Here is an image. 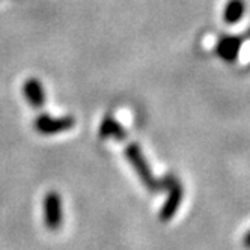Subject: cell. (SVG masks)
<instances>
[{"label": "cell", "mask_w": 250, "mask_h": 250, "mask_svg": "<svg viewBox=\"0 0 250 250\" xmlns=\"http://www.w3.org/2000/svg\"><path fill=\"white\" fill-rule=\"evenodd\" d=\"M23 94L26 97V101L35 109H40L45 104L44 86L38 79H27L23 84Z\"/></svg>", "instance_id": "obj_6"}, {"label": "cell", "mask_w": 250, "mask_h": 250, "mask_svg": "<svg viewBox=\"0 0 250 250\" xmlns=\"http://www.w3.org/2000/svg\"><path fill=\"white\" fill-rule=\"evenodd\" d=\"M243 41L240 37H235V35H226L223 37L216 47V53L220 59H223L225 62H234L241 50Z\"/></svg>", "instance_id": "obj_5"}, {"label": "cell", "mask_w": 250, "mask_h": 250, "mask_svg": "<svg viewBox=\"0 0 250 250\" xmlns=\"http://www.w3.org/2000/svg\"><path fill=\"white\" fill-rule=\"evenodd\" d=\"M246 12L244 0H229L223 11V20L226 24H235L238 23Z\"/></svg>", "instance_id": "obj_8"}, {"label": "cell", "mask_w": 250, "mask_h": 250, "mask_svg": "<svg viewBox=\"0 0 250 250\" xmlns=\"http://www.w3.org/2000/svg\"><path fill=\"white\" fill-rule=\"evenodd\" d=\"M125 155H127L128 162L131 163V166L134 167V170L139 175L142 183H144V186L149 191H158L162 188L169 187V184L172 181V176H167L166 180H163V181L155 180L152 172H151V167H149V165L146 162V158H145V155H144V152H142L139 145L130 144L127 148H125Z\"/></svg>", "instance_id": "obj_1"}, {"label": "cell", "mask_w": 250, "mask_h": 250, "mask_svg": "<svg viewBox=\"0 0 250 250\" xmlns=\"http://www.w3.org/2000/svg\"><path fill=\"white\" fill-rule=\"evenodd\" d=\"M44 220L50 230H58L62 225V201L58 191H48L45 196Z\"/></svg>", "instance_id": "obj_3"}, {"label": "cell", "mask_w": 250, "mask_h": 250, "mask_svg": "<svg viewBox=\"0 0 250 250\" xmlns=\"http://www.w3.org/2000/svg\"><path fill=\"white\" fill-rule=\"evenodd\" d=\"M100 137L101 139H115V140H125L127 139V131L122 125L112 116H107L103 119L100 125Z\"/></svg>", "instance_id": "obj_7"}, {"label": "cell", "mask_w": 250, "mask_h": 250, "mask_svg": "<svg viewBox=\"0 0 250 250\" xmlns=\"http://www.w3.org/2000/svg\"><path fill=\"white\" fill-rule=\"evenodd\" d=\"M74 118L73 116H63V118H51L48 115H40L35 121V130L41 134H56L74 127Z\"/></svg>", "instance_id": "obj_2"}, {"label": "cell", "mask_w": 250, "mask_h": 250, "mask_svg": "<svg viewBox=\"0 0 250 250\" xmlns=\"http://www.w3.org/2000/svg\"><path fill=\"white\" fill-rule=\"evenodd\" d=\"M183 196H184V188L181 183L178 181L176 178H172V181L169 184V196L165 205L162 207V211H160V220L169 222L175 216L183 202Z\"/></svg>", "instance_id": "obj_4"}, {"label": "cell", "mask_w": 250, "mask_h": 250, "mask_svg": "<svg viewBox=\"0 0 250 250\" xmlns=\"http://www.w3.org/2000/svg\"><path fill=\"white\" fill-rule=\"evenodd\" d=\"M243 244H244V247L250 249V230H249L247 234L244 235V238H243Z\"/></svg>", "instance_id": "obj_9"}]
</instances>
